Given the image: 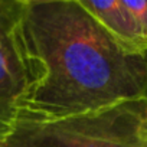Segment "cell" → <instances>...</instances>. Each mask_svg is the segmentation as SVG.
<instances>
[{
  "label": "cell",
  "instance_id": "obj_1",
  "mask_svg": "<svg viewBox=\"0 0 147 147\" xmlns=\"http://www.w3.org/2000/svg\"><path fill=\"white\" fill-rule=\"evenodd\" d=\"M35 82L18 115L59 118L147 97V55L127 52L80 0H23Z\"/></svg>",
  "mask_w": 147,
  "mask_h": 147
},
{
  "label": "cell",
  "instance_id": "obj_2",
  "mask_svg": "<svg viewBox=\"0 0 147 147\" xmlns=\"http://www.w3.org/2000/svg\"><path fill=\"white\" fill-rule=\"evenodd\" d=\"M0 147H147V97L59 118L18 115Z\"/></svg>",
  "mask_w": 147,
  "mask_h": 147
},
{
  "label": "cell",
  "instance_id": "obj_3",
  "mask_svg": "<svg viewBox=\"0 0 147 147\" xmlns=\"http://www.w3.org/2000/svg\"><path fill=\"white\" fill-rule=\"evenodd\" d=\"M23 0H0V140L18 118L35 82L22 35Z\"/></svg>",
  "mask_w": 147,
  "mask_h": 147
},
{
  "label": "cell",
  "instance_id": "obj_4",
  "mask_svg": "<svg viewBox=\"0 0 147 147\" xmlns=\"http://www.w3.org/2000/svg\"><path fill=\"white\" fill-rule=\"evenodd\" d=\"M85 7L130 53L147 55V40L138 20L123 0H80Z\"/></svg>",
  "mask_w": 147,
  "mask_h": 147
},
{
  "label": "cell",
  "instance_id": "obj_5",
  "mask_svg": "<svg viewBox=\"0 0 147 147\" xmlns=\"http://www.w3.org/2000/svg\"><path fill=\"white\" fill-rule=\"evenodd\" d=\"M123 2L138 20L141 32L147 40V0H123Z\"/></svg>",
  "mask_w": 147,
  "mask_h": 147
}]
</instances>
